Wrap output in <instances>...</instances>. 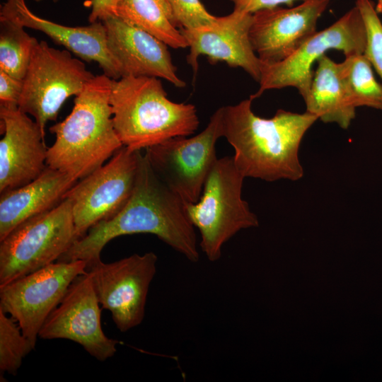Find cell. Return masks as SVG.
Instances as JSON below:
<instances>
[{
    "mask_svg": "<svg viewBox=\"0 0 382 382\" xmlns=\"http://www.w3.org/2000/svg\"><path fill=\"white\" fill-rule=\"evenodd\" d=\"M244 178L233 156L218 158L199 200L185 204L187 214L200 234L199 245L210 262L221 258L224 245L238 231L259 224L242 197Z\"/></svg>",
    "mask_w": 382,
    "mask_h": 382,
    "instance_id": "5b68a950",
    "label": "cell"
},
{
    "mask_svg": "<svg viewBox=\"0 0 382 382\" xmlns=\"http://www.w3.org/2000/svg\"><path fill=\"white\" fill-rule=\"evenodd\" d=\"M110 103L115 132L122 145L132 151L188 137L199 127L195 106L170 100L156 77L112 79Z\"/></svg>",
    "mask_w": 382,
    "mask_h": 382,
    "instance_id": "277c9868",
    "label": "cell"
},
{
    "mask_svg": "<svg viewBox=\"0 0 382 382\" xmlns=\"http://www.w3.org/2000/svg\"><path fill=\"white\" fill-rule=\"evenodd\" d=\"M366 46L365 25L355 6L329 27L317 31L284 60L273 64L262 62L259 89L250 98L254 100L270 89L294 87L303 99L312 82L313 64L328 50H340L347 57L364 54Z\"/></svg>",
    "mask_w": 382,
    "mask_h": 382,
    "instance_id": "9c48e42d",
    "label": "cell"
},
{
    "mask_svg": "<svg viewBox=\"0 0 382 382\" xmlns=\"http://www.w3.org/2000/svg\"><path fill=\"white\" fill-rule=\"evenodd\" d=\"M119 1L120 0H88L87 4L91 8L89 22L103 21L107 18L114 16Z\"/></svg>",
    "mask_w": 382,
    "mask_h": 382,
    "instance_id": "f1b7e54d",
    "label": "cell"
},
{
    "mask_svg": "<svg viewBox=\"0 0 382 382\" xmlns=\"http://www.w3.org/2000/svg\"><path fill=\"white\" fill-rule=\"evenodd\" d=\"M35 1L39 2L42 0H34ZM54 2H57L58 0H52Z\"/></svg>",
    "mask_w": 382,
    "mask_h": 382,
    "instance_id": "4dcf8cb0",
    "label": "cell"
},
{
    "mask_svg": "<svg viewBox=\"0 0 382 382\" xmlns=\"http://www.w3.org/2000/svg\"><path fill=\"white\" fill-rule=\"evenodd\" d=\"M111 81L104 74L94 76L75 96L69 115L50 127L55 141L47 149V166L79 180L123 146L112 121Z\"/></svg>",
    "mask_w": 382,
    "mask_h": 382,
    "instance_id": "3957f363",
    "label": "cell"
},
{
    "mask_svg": "<svg viewBox=\"0 0 382 382\" xmlns=\"http://www.w3.org/2000/svg\"><path fill=\"white\" fill-rule=\"evenodd\" d=\"M36 40L15 18L0 13V70L23 80Z\"/></svg>",
    "mask_w": 382,
    "mask_h": 382,
    "instance_id": "7402d4cb",
    "label": "cell"
},
{
    "mask_svg": "<svg viewBox=\"0 0 382 382\" xmlns=\"http://www.w3.org/2000/svg\"><path fill=\"white\" fill-rule=\"evenodd\" d=\"M349 95L356 106L382 110V86L376 80L371 64L364 54L345 57L340 63Z\"/></svg>",
    "mask_w": 382,
    "mask_h": 382,
    "instance_id": "603a6c76",
    "label": "cell"
},
{
    "mask_svg": "<svg viewBox=\"0 0 382 382\" xmlns=\"http://www.w3.org/2000/svg\"><path fill=\"white\" fill-rule=\"evenodd\" d=\"M86 267L83 260L57 261L0 286V308L17 322L33 349L46 319Z\"/></svg>",
    "mask_w": 382,
    "mask_h": 382,
    "instance_id": "30bf717a",
    "label": "cell"
},
{
    "mask_svg": "<svg viewBox=\"0 0 382 382\" xmlns=\"http://www.w3.org/2000/svg\"><path fill=\"white\" fill-rule=\"evenodd\" d=\"M355 6L361 15L366 31L364 54L382 79V23L371 0H357Z\"/></svg>",
    "mask_w": 382,
    "mask_h": 382,
    "instance_id": "d4e9b609",
    "label": "cell"
},
{
    "mask_svg": "<svg viewBox=\"0 0 382 382\" xmlns=\"http://www.w3.org/2000/svg\"><path fill=\"white\" fill-rule=\"evenodd\" d=\"M253 100L223 106V137L234 149L236 166L245 178L268 182L301 179L300 146L318 118L306 111L283 109L271 118H262L253 111Z\"/></svg>",
    "mask_w": 382,
    "mask_h": 382,
    "instance_id": "7a4b0ae2",
    "label": "cell"
},
{
    "mask_svg": "<svg viewBox=\"0 0 382 382\" xmlns=\"http://www.w3.org/2000/svg\"><path fill=\"white\" fill-rule=\"evenodd\" d=\"M253 14L234 10L216 17L210 24L191 30L180 29L189 47L186 59L195 74L199 56L212 64L225 62L240 67L259 82L262 62L253 50L250 39Z\"/></svg>",
    "mask_w": 382,
    "mask_h": 382,
    "instance_id": "9a60e30c",
    "label": "cell"
},
{
    "mask_svg": "<svg viewBox=\"0 0 382 382\" xmlns=\"http://www.w3.org/2000/svg\"><path fill=\"white\" fill-rule=\"evenodd\" d=\"M0 193L36 179L47 167L43 132L18 107L0 105Z\"/></svg>",
    "mask_w": 382,
    "mask_h": 382,
    "instance_id": "2e32d148",
    "label": "cell"
},
{
    "mask_svg": "<svg viewBox=\"0 0 382 382\" xmlns=\"http://www.w3.org/2000/svg\"><path fill=\"white\" fill-rule=\"evenodd\" d=\"M157 262V255L148 252L110 263L100 260L87 267L100 304L110 311L120 332H127L142 323Z\"/></svg>",
    "mask_w": 382,
    "mask_h": 382,
    "instance_id": "7c38bea8",
    "label": "cell"
},
{
    "mask_svg": "<svg viewBox=\"0 0 382 382\" xmlns=\"http://www.w3.org/2000/svg\"><path fill=\"white\" fill-rule=\"evenodd\" d=\"M223 115L221 107L199 134L174 137L146 149L145 155L155 173L185 204L199 200L218 159L216 144L224 137Z\"/></svg>",
    "mask_w": 382,
    "mask_h": 382,
    "instance_id": "ba28073f",
    "label": "cell"
},
{
    "mask_svg": "<svg viewBox=\"0 0 382 382\" xmlns=\"http://www.w3.org/2000/svg\"><path fill=\"white\" fill-rule=\"evenodd\" d=\"M141 151L120 148L110 160L81 179L66 193L79 238L97 223L117 214L134 187Z\"/></svg>",
    "mask_w": 382,
    "mask_h": 382,
    "instance_id": "8fae6325",
    "label": "cell"
},
{
    "mask_svg": "<svg viewBox=\"0 0 382 382\" xmlns=\"http://www.w3.org/2000/svg\"><path fill=\"white\" fill-rule=\"evenodd\" d=\"M175 25L191 30L212 23L216 18L207 11L200 0H168Z\"/></svg>",
    "mask_w": 382,
    "mask_h": 382,
    "instance_id": "484cf974",
    "label": "cell"
},
{
    "mask_svg": "<svg viewBox=\"0 0 382 382\" xmlns=\"http://www.w3.org/2000/svg\"><path fill=\"white\" fill-rule=\"evenodd\" d=\"M100 303L88 272L77 276L39 332L43 340L65 339L78 343L104 361L114 356L119 341L103 331Z\"/></svg>",
    "mask_w": 382,
    "mask_h": 382,
    "instance_id": "4fadbf2b",
    "label": "cell"
},
{
    "mask_svg": "<svg viewBox=\"0 0 382 382\" xmlns=\"http://www.w3.org/2000/svg\"><path fill=\"white\" fill-rule=\"evenodd\" d=\"M0 13L11 16L25 28L40 31L86 62H94L112 79L120 78L107 45L106 28L103 21L83 26H69L41 18L28 7L25 0H7Z\"/></svg>",
    "mask_w": 382,
    "mask_h": 382,
    "instance_id": "ac0fdd59",
    "label": "cell"
},
{
    "mask_svg": "<svg viewBox=\"0 0 382 382\" xmlns=\"http://www.w3.org/2000/svg\"><path fill=\"white\" fill-rule=\"evenodd\" d=\"M107 45L120 78L151 76L163 79L177 88L186 83L177 74L168 46L152 35L116 16L105 19Z\"/></svg>",
    "mask_w": 382,
    "mask_h": 382,
    "instance_id": "e0dca14e",
    "label": "cell"
},
{
    "mask_svg": "<svg viewBox=\"0 0 382 382\" xmlns=\"http://www.w3.org/2000/svg\"><path fill=\"white\" fill-rule=\"evenodd\" d=\"M234 10L253 14L259 11L272 8L281 5L293 6L296 1L303 0H230Z\"/></svg>",
    "mask_w": 382,
    "mask_h": 382,
    "instance_id": "83f0119b",
    "label": "cell"
},
{
    "mask_svg": "<svg viewBox=\"0 0 382 382\" xmlns=\"http://www.w3.org/2000/svg\"><path fill=\"white\" fill-rule=\"evenodd\" d=\"M78 239L68 198L25 220L0 241V286L58 260Z\"/></svg>",
    "mask_w": 382,
    "mask_h": 382,
    "instance_id": "8992f818",
    "label": "cell"
},
{
    "mask_svg": "<svg viewBox=\"0 0 382 382\" xmlns=\"http://www.w3.org/2000/svg\"><path fill=\"white\" fill-rule=\"evenodd\" d=\"M72 54L44 40L34 45L18 108L31 115L45 133L47 123L57 120L66 100L77 96L95 76Z\"/></svg>",
    "mask_w": 382,
    "mask_h": 382,
    "instance_id": "52a82bcc",
    "label": "cell"
},
{
    "mask_svg": "<svg viewBox=\"0 0 382 382\" xmlns=\"http://www.w3.org/2000/svg\"><path fill=\"white\" fill-rule=\"evenodd\" d=\"M376 10L377 12H382V0H378Z\"/></svg>",
    "mask_w": 382,
    "mask_h": 382,
    "instance_id": "f546056e",
    "label": "cell"
},
{
    "mask_svg": "<svg viewBox=\"0 0 382 382\" xmlns=\"http://www.w3.org/2000/svg\"><path fill=\"white\" fill-rule=\"evenodd\" d=\"M77 181L47 166L32 182L1 193L0 241L22 222L59 204Z\"/></svg>",
    "mask_w": 382,
    "mask_h": 382,
    "instance_id": "d6986e66",
    "label": "cell"
},
{
    "mask_svg": "<svg viewBox=\"0 0 382 382\" xmlns=\"http://www.w3.org/2000/svg\"><path fill=\"white\" fill-rule=\"evenodd\" d=\"M23 80L0 70V105L18 107Z\"/></svg>",
    "mask_w": 382,
    "mask_h": 382,
    "instance_id": "4316f807",
    "label": "cell"
},
{
    "mask_svg": "<svg viewBox=\"0 0 382 382\" xmlns=\"http://www.w3.org/2000/svg\"><path fill=\"white\" fill-rule=\"evenodd\" d=\"M195 228L185 204L158 177L146 155L140 152L134 187L124 207L112 218L91 227L58 261L83 260L88 267L100 260L102 250L112 239L149 233L197 262L199 252Z\"/></svg>",
    "mask_w": 382,
    "mask_h": 382,
    "instance_id": "6da1fadb",
    "label": "cell"
},
{
    "mask_svg": "<svg viewBox=\"0 0 382 382\" xmlns=\"http://www.w3.org/2000/svg\"><path fill=\"white\" fill-rule=\"evenodd\" d=\"M114 16L157 37L174 49L188 47L175 25L168 0H120Z\"/></svg>",
    "mask_w": 382,
    "mask_h": 382,
    "instance_id": "44dd1931",
    "label": "cell"
},
{
    "mask_svg": "<svg viewBox=\"0 0 382 382\" xmlns=\"http://www.w3.org/2000/svg\"><path fill=\"white\" fill-rule=\"evenodd\" d=\"M0 308V379L5 373L16 375L23 359L33 348L23 335L18 324Z\"/></svg>",
    "mask_w": 382,
    "mask_h": 382,
    "instance_id": "cb8c5ba5",
    "label": "cell"
},
{
    "mask_svg": "<svg viewBox=\"0 0 382 382\" xmlns=\"http://www.w3.org/2000/svg\"><path fill=\"white\" fill-rule=\"evenodd\" d=\"M330 0H303L299 5L259 11L253 14L250 39L262 63L282 62L316 32Z\"/></svg>",
    "mask_w": 382,
    "mask_h": 382,
    "instance_id": "5bb4252c",
    "label": "cell"
},
{
    "mask_svg": "<svg viewBox=\"0 0 382 382\" xmlns=\"http://www.w3.org/2000/svg\"><path fill=\"white\" fill-rule=\"evenodd\" d=\"M307 96L306 111L325 123H336L346 129L355 117L353 103L340 70V63L326 54L318 61Z\"/></svg>",
    "mask_w": 382,
    "mask_h": 382,
    "instance_id": "ffe728a7",
    "label": "cell"
}]
</instances>
